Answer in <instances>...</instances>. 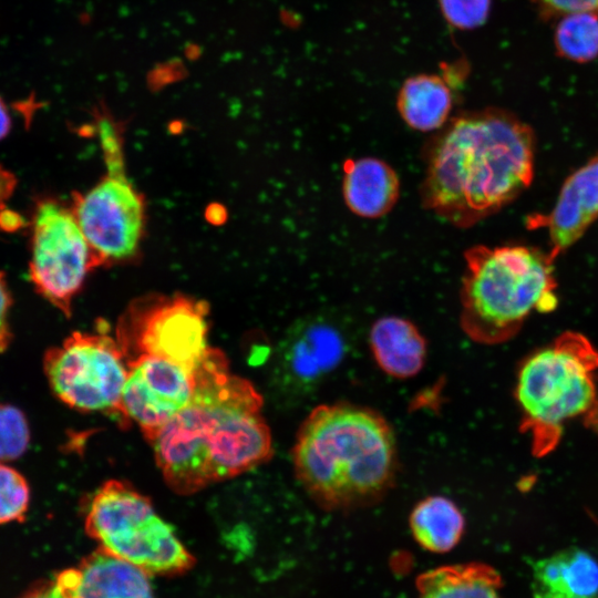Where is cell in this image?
<instances>
[{
    "instance_id": "obj_1",
    "label": "cell",
    "mask_w": 598,
    "mask_h": 598,
    "mask_svg": "<svg viewBox=\"0 0 598 598\" xmlns=\"http://www.w3.org/2000/svg\"><path fill=\"white\" fill-rule=\"evenodd\" d=\"M261 408L255 386L209 348L195 371L192 399L150 441L166 484L189 495L268 461L272 440Z\"/></svg>"
},
{
    "instance_id": "obj_2",
    "label": "cell",
    "mask_w": 598,
    "mask_h": 598,
    "mask_svg": "<svg viewBox=\"0 0 598 598\" xmlns=\"http://www.w3.org/2000/svg\"><path fill=\"white\" fill-rule=\"evenodd\" d=\"M422 205L458 228L512 203L534 177L535 135L507 110L452 117L423 150Z\"/></svg>"
},
{
    "instance_id": "obj_3",
    "label": "cell",
    "mask_w": 598,
    "mask_h": 598,
    "mask_svg": "<svg viewBox=\"0 0 598 598\" xmlns=\"http://www.w3.org/2000/svg\"><path fill=\"white\" fill-rule=\"evenodd\" d=\"M296 478L324 511L380 502L394 486L398 445L378 411L340 401L316 406L298 427L291 450Z\"/></svg>"
},
{
    "instance_id": "obj_4",
    "label": "cell",
    "mask_w": 598,
    "mask_h": 598,
    "mask_svg": "<svg viewBox=\"0 0 598 598\" xmlns=\"http://www.w3.org/2000/svg\"><path fill=\"white\" fill-rule=\"evenodd\" d=\"M460 290L462 330L482 344L503 343L533 311L554 309L555 259L538 248L478 245L464 254Z\"/></svg>"
},
{
    "instance_id": "obj_5",
    "label": "cell",
    "mask_w": 598,
    "mask_h": 598,
    "mask_svg": "<svg viewBox=\"0 0 598 598\" xmlns=\"http://www.w3.org/2000/svg\"><path fill=\"white\" fill-rule=\"evenodd\" d=\"M598 349L579 332L567 331L528 357L519 368L515 396L522 432L536 456L553 452L564 425L586 415L597 400Z\"/></svg>"
},
{
    "instance_id": "obj_6",
    "label": "cell",
    "mask_w": 598,
    "mask_h": 598,
    "mask_svg": "<svg viewBox=\"0 0 598 598\" xmlns=\"http://www.w3.org/2000/svg\"><path fill=\"white\" fill-rule=\"evenodd\" d=\"M84 526L100 549L147 574H181L194 563L151 499L126 482L106 481L94 493Z\"/></svg>"
},
{
    "instance_id": "obj_7",
    "label": "cell",
    "mask_w": 598,
    "mask_h": 598,
    "mask_svg": "<svg viewBox=\"0 0 598 598\" xmlns=\"http://www.w3.org/2000/svg\"><path fill=\"white\" fill-rule=\"evenodd\" d=\"M99 134L106 174L91 189L74 194L70 207L89 244L107 264L136 254L144 231L145 204L125 175L117 131L103 120Z\"/></svg>"
},
{
    "instance_id": "obj_8",
    "label": "cell",
    "mask_w": 598,
    "mask_h": 598,
    "mask_svg": "<svg viewBox=\"0 0 598 598\" xmlns=\"http://www.w3.org/2000/svg\"><path fill=\"white\" fill-rule=\"evenodd\" d=\"M208 305L184 295L132 301L116 329L126 362L158 357L196 371L208 349Z\"/></svg>"
},
{
    "instance_id": "obj_9",
    "label": "cell",
    "mask_w": 598,
    "mask_h": 598,
    "mask_svg": "<svg viewBox=\"0 0 598 598\" xmlns=\"http://www.w3.org/2000/svg\"><path fill=\"white\" fill-rule=\"evenodd\" d=\"M43 370L52 392L68 406L116 413L122 419L121 399L128 368L116 338L102 332H73L47 351Z\"/></svg>"
},
{
    "instance_id": "obj_10",
    "label": "cell",
    "mask_w": 598,
    "mask_h": 598,
    "mask_svg": "<svg viewBox=\"0 0 598 598\" xmlns=\"http://www.w3.org/2000/svg\"><path fill=\"white\" fill-rule=\"evenodd\" d=\"M93 250L71 207L54 199L38 203L32 219L30 279L37 291L70 316L72 301L95 267Z\"/></svg>"
},
{
    "instance_id": "obj_11",
    "label": "cell",
    "mask_w": 598,
    "mask_h": 598,
    "mask_svg": "<svg viewBox=\"0 0 598 598\" xmlns=\"http://www.w3.org/2000/svg\"><path fill=\"white\" fill-rule=\"evenodd\" d=\"M350 351L344 330L332 319L313 315L295 321L280 340L271 372L277 398L296 404L313 394Z\"/></svg>"
},
{
    "instance_id": "obj_12",
    "label": "cell",
    "mask_w": 598,
    "mask_h": 598,
    "mask_svg": "<svg viewBox=\"0 0 598 598\" xmlns=\"http://www.w3.org/2000/svg\"><path fill=\"white\" fill-rule=\"evenodd\" d=\"M127 368L122 419L136 423L150 442L192 399L195 371L151 355L128 361Z\"/></svg>"
},
{
    "instance_id": "obj_13",
    "label": "cell",
    "mask_w": 598,
    "mask_h": 598,
    "mask_svg": "<svg viewBox=\"0 0 598 598\" xmlns=\"http://www.w3.org/2000/svg\"><path fill=\"white\" fill-rule=\"evenodd\" d=\"M598 218V154L564 182L551 212L533 223L545 226L549 255H558L574 245Z\"/></svg>"
},
{
    "instance_id": "obj_14",
    "label": "cell",
    "mask_w": 598,
    "mask_h": 598,
    "mask_svg": "<svg viewBox=\"0 0 598 598\" xmlns=\"http://www.w3.org/2000/svg\"><path fill=\"white\" fill-rule=\"evenodd\" d=\"M55 581L68 598H154L146 571L102 549Z\"/></svg>"
},
{
    "instance_id": "obj_15",
    "label": "cell",
    "mask_w": 598,
    "mask_h": 598,
    "mask_svg": "<svg viewBox=\"0 0 598 598\" xmlns=\"http://www.w3.org/2000/svg\"><path fill=\"white\" fill-rule=\"evenodd\" d=\"M465 62L447 65L442 75L416 74L404 81L396 107L403 121L412 128L431 132L442 128L453 106L452 90L467 73Z\"/></svg>"
},
{
    "instance_id": "obj_16",
    "label": "cell",
    "mask_w": 598,
    "mask_h": 598,
    "mask_svg": "<svg viewBox=\"0 0 598 598\" xmlns=\"http://www.w3.org/2000/svg\"><path fill=\"white\" fill-rule=\"evenodd\" d=\"M342 194L348 208L364 218L388 214L400 196L396 172L375 157L350 158L343 164Z\"/></svg>"
},
{
    "instance_id": "obj_17",
    "label": "cell",
    "mask_w": 598,
    "mask_h": 598,
    "mask_svg": "<svg viewBox=\"0 0 598 598\" xmlns=\"http://www.w3.org/2000/svg\"><path fill=\"white\" fill-rule=\"evenodd\" d=\"M534 598H598V561L580 548H568L533 565Z\"/></svg>"
},
{
    "instance_id": "obj_18",
    "label": "cell",
    "mask_w": 598,
    "mask_h": 598,
    "mask_svg": "<svg viewBox=\"0 0 598 598\" xmlns=\"http://www.w3.org/2000/svg\"><path fill=\"white\" fill-rule=\"evenodd\" d=\"M369 346L378 367L392 378L410 379L425 364L426 340L405 318L386 316L375 320L369 332Z\"/></svg>"
},
{
    "instance_id": "obj_19",
    "label": "cell",
    "mask_w": 598,
    "mask_h": 598,
    "mask_svg": "<svg viewBox=\"0 0 598 598\" xmlns=\"http://www.w3.org/2000/svg\"><path fill=\"white\" fill-rule=\"evenodd\" d=\"M501 575L482 563L450 565L420 575L417 598H502Z\"/></svg>"
},
{
    "instance_id": "obj_20",
    "label": "cell",
    "mask_w": 598,
    "mask_h": 598,
    "mask_svg": "<svg viewBox=\"0 0 598 598\" xmlns=\"http://www.w3.org/2000/svg\"><path fill=\"white\" fill-rule=\"evenodd\" d=\"M409 525L415 542L432 553H447L461 540L465 519L457 505L442 495L426 496L412 509Z\"/></svg>"
},
{
    "instance_id": "obj_21",
    "label": "cell",
    "mask_w": 598,
    "mask_h": 598,
    "mask_svg": "<svg viewBox=\"0 0 598 598\" xmlns=\"http://www.w3.org/2000/svg\"><path fill=\"white\" fill-rule=\"evenodd\" d=\"M556 53L565 60L587 63L598 56V16L569 13L558 19L554 32Z\"/></svg>"
},
{
    "instance_id": "obj_22",
    "label": "cell",
    "mask_w": 598,
    "mask_h": 598,
    "mask_svg": "<svg viewBox=\"0 0 598 598\" xmlns=\"http://www.w3.org/2000/svg\"><path fill=\"white\" fill-rule=\"evenodd\" d=\"M30 487L24 476L0 463V524L21 522L29 508Z\"/></svg>"
},
{
    "instance_id": "obj_23",
    "label": "cell",
    "mask_w": 598,
    "mask_h": 598,
    "mask_svg": "<svg viewBox=\"0 0 598 598\" xmlns=\"http://www.w3.org/2000/svg\"><path fill=\"white\" fill-rule=\"evenodd\" d=\"M30 443L27 419L18 408L0 404V463L20 457Z\"/></svg>"
},
{
    "instance_id": "obj_24",
    "label": "cell",
    "mask_w": 598,
    "mask_h": 598,
    "mask_svg": "<svg viewBox=\"0 0 598 598\" xmlns=\"http://www.w3.org/2000/svg\"><path fill=\"white\" fill-rule=\"evenodd\" d=\"M446 22L460 30H470L485 23L492 0H439Z\"/></svg>"
},
{
    "instance_id": "obj_25",
    "label": "cell",
    "mask_w": 598,
    "mask_h": 598,
    "mask_svg": "<svg viewBox=\"0 0 598 598\" xmlns=\"http://www.w3.org/2000/svg\"><path fill=\"white\" fill-rule=\"evenodd\" d=\"M538 16L545 21L569 13L589 12L598 16V0H530Z\"/></svg>"
},
{
    "instance_id": "obj_26",
    "label": "cell",
    "mask_w": 598,
    "mask_h": 598,
    "mask_svg": "<svg viewBox=\"0 0 598 598\" xmlns=\"http://www.w3.org/2000/svg\"><path fill=\"white\" fill-rule=\"evenodd\" d=\"M11 305L12 299L4 275L0 272V354L7 350L12 338L9 324Z\"/></svg>"
},
{
    "instance_id": "obj_27",
    "label": "cell",
    "mask_w": 598,
    "mask_h": 598,
    "mask_svg": "<svg viewBox=\"0 0 598 598\" xmlns=\"http://www.w3.org/2000/svg\"><path fill=\"white\" fill-rule=\"evenodd\" d=\"M21 598H68L61 587L54 582L39 586Z\"/></svg>"
},
{
    "instance_id": "obj_28",
    "label": "cell",
    "mask_w": 598,
    "mask_h": 598,
    "mask_svg": "<svg viewBox=\"0 0 598 598\" xmlns=\"http://www.w3.org/2000/svg\"><path fill=\"white\" fill-rule=\"evenodd\" d=\"M16 186V176L8 169L0 166V205L12 195Z\"/></svg>"
},
{
    "instance_id": "obj_29",
    "label": "cell",
    "mask_w": 598,
    "mask_h": 598,
    "mask_svg": "<svg viewBox=\"0 0 598 598\" xmlns=\"http://www.w3.org/2000/svg\"><path fill=\"white\" fill-rule=\"evenodd\" d=\"M22 225L21 217L11 210L0 212V227L4 230H16Z\"/></svg>"
},
{
    "instance_id": "obj_30",
    "label": "cell",
    "mask_w": 598,
    "mask_h": 598,
    "mask_svg": "<svg viewBox=\"0 0 598 598\" xmlns=\"http://www.w3.org/2000/svg\"><path fill=\"white\" fill-rule=\"evenodd\" d=\"M11 128V117L4 101L0 97V141Z\"/></svg>"
},
{
    "instance_id": "obj_31",
    "label": "cell",
    "mask_w": 598,
    "mask_h": 598,
    "mask_svg": "<svg viewBox=\"0 0 598 598\" xmlns=\"http://www.w3.org/2000/svg\"><path fill=\"white\" fill-rule=\"evenodd\" d=\"M585 416L586 424L598 434V399Z\"/></svg>"
}]
</instances>
